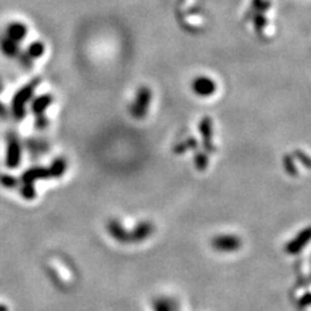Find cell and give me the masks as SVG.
I'll return each instance as SVG.
<instances>
[{
	"label": "cell",
	"instance_id": "cell-1",
	"mask_svg": "<svg viewBox=\"0 0 311 311\" xmlns=\"http://www.w3.org/2000/svg\"><path fill=\"white\" fill-rule=\"evenodd\" d=\"M39 83H41V80H39V78H34V80L30 81L27 85H25L24 87H21L20 90L16 92L12 99V104H11V112H12V115L15 117V120H24L25 115H26V104L29 103V100H31V97L34 96V92H35Z\"/></svg>",
	"mask_w": 311,
	"mask_h": 311
},
{
	"label": "cell",
	"instance_id": "cell-2",
	"mask_svg": "<svg viewBox=\"0 0 311 311\" xmlns=\"http://www.w3.org/2000/svg\"><path fill=\"white\" fill-rule=\"evenodd\" d=\"M22 160V147L15 132H11L7 136L6 166L8 169H17Z\"/></svg>",
	"mask_w": 311,
	"mask_h": 311
},
{
	"label": "cell",
	"instance_id": "cell-3",
	"mask_svg": "<svg viewBox=\"0 0 311 311\" xmlns=\"http://www.w3.org/2000/svg\"><path fill=\"white\" fill-rule=\"evenodd\" d=\"M150 100H152V91L148 87H141L131 106V114L135 118H143L147 114Z\"/></svg>",
	"mask_w": 311,
	"mask_h": 311
},
{
	"label": "cell",
	"instance_id": "cell-4",
	"mask_svg": "<svg viewBox=\"0 0 311 311\" xmlns=\"http://www.w3.org/2000/svg\"><path fill=\"white\" fill-rule=\"evenodd\" d=\"M192 90L200 97H208L214 95L217 91V85L209 76H199L192 82Z\"/></svg>",
	"mask_w": 311,
	"mask_h": 311
},
{
	"label": "cell",
	"instance_id": "cell-5",
	"mask_svg": "<svg viewBox=\"0 0 311 311\" xmlns=\"http://www.w3.org/2000/svg\"><path fill=\"white\" fill-rule=\"evenodd\" d=\"M51 179L50 171L47 168H42V166H36V168H30L21 175V183H34L35 184L36 180H46Z\"/></svg>",
	"mask_w": 311,
	"mask_h": 311
},
{
	"label": "cell",
	"instance_id": "cell-6",
	"mask_svg": "<svg viewBox=\"0 0 311 311\" xmlns=\"http://www.w3.org/2000/svg\"><path fill=\"white\" fill-rule=\"evenodd\" d=\"M6 35L12 39V41L20 43V42L24 41L27 35L26 25L22 24V22H11V24L6 27Z\"/></svg>",
	"mask_w": 311,
	"mask_h": 311
},
{
	"label": "cell",
	"instance_id": "cell-7",
	"mask_svg": "<svg viewBox=\"0 0 311 311\" xmlns=\"http://www.w3.org/2000/svg\"><path fill=\"white\" fill-rule=\"evenodd\" d=\"M53 96L51 94H43L41 96L35 97L31 103V112L35 115L43 114L53 103Z\"/></svg>",
	"mask_w": 311,
	"mask_h": 311
},
{
	"label": "cell",
	"instance_id": "cell-8",
	"mask_svg": "<svg viewBox=\"0 0 311 311\" xmlns=\"http://www.w3.org/2000/svg\"><path fill=\"white\" fill-rule=\"evenodd\" d=\"M0 50H2L4 56L11 57V59L17 57L18 53H20V47H18L17 42L12 41V39L8 38L7 35L0 38Z\"/></svg>",
	"mask_w": 311,
	"mask_h": 311
},
{
	"label": "cell",
	"instance_id": "cell-9",
	"mask_svg": "<svg viewBox=\"0 0 311 311\" xmlns=\"http://www.w3.org/2000/svg\"><path fill=\"white\" fill-rule=\"evenodd\" d=\"M66 169H68V162H66L64 157H57V159L53 160L51 166L48 168L51 179H59V178H61L65 174V171H66Z\"/></svg>",
	"mask_w": 311,
	"mask_h": 311
},
{
	"label": "cell",
	"instance_id": "cell-10",
	"mask_svg": "<svg viewBox=\"0 0 311 311\" xmlns=\"http://www.w3.org/2000/svg\"><path fill=\"white\" fill-rule=\"evenodd\" d=\"M44 51H46V47H44L43 42L35 41V42H32L29 47H27L26 53L30 57H31L32 60H35V59H39V57L43 56Z\"/></svg>",
	"mask_w": 311,
	"mask_h": 311
},
{
	"label": "cell",
	"instance_id": "cell-11",
	"mask_svg": "<svg viewBox=\"0 0 311 311\" xmlns=\"http://www.w3.org/2000/svg\"><path fill=\"white\" fill-rule=\"evenodd\" d=\"M20 193L21 196L24 197L25 200H27V201H31V200L35 199L36 191L34 183H21Z\"/></svg>",
	"mask_w": 311,
	"mask_h": 311
},
{
	"label": "cell",
	"instance_id": "cell-12",
	"mask_svg": "<svg viewBox=\"0 0 311 311\" xmlns=\"http://www.w3.org/2000/svg\"><path fill=\"white\" fill-rule=\"evenodd\" d=\"M0 184L7 189H15L18 187V180L13 175L9 174H2L0 175Z\"/></svg>",
	"mask_w": 311,
	"mask_h": 311
},
{
	"label": "cell",
	"instance_id": "cell-13",
	"mask_svg": "<svg viewBox=\"0 0 311 311\" xmlns=\"http://www.w3.org/2000/svg\"><path fill=\"white\" fill-rule=\"evenodd\" d=\"M17 57H18V61H20V65L22 66V68H25V69H31L32 68V61H34V60H32L31 57L27 55L26 51H25V52H21V51H20V53H18Z\"/></svg>",
	"mask_w": 311,
	"mask_h": 311
},
{
	"label": "cell",
	"instance_id": "cell-14",
	"mask_svg": "<svg viewBox=\"0 0 311 311\" xmlns=\"http://www.w3.org/2000/svg\"><path fill=\"white\" fill-rule=\"evenodd\" d=\"M48 125H50V121H48V118L43 114H38L35 115V127L38 130H44L47 129Z\"/></svg>",
	"mask_w": 311,
	"mask_h": 311
},
{
	"label": "cell",
	"instance_id": "cell-15",
	"mask_svg": "<svg viewBox=\"0 0 311 311\" xmlns=\"http://www.w3.org/2000/svg\"><path fill=\"white\" fill-rule=\"evenodd\" d=\"M7 117H8V110H7L6 105L0 101V118H3L4 120V118Z\"/></svg>",
	"mask_w": 311,
	"mask_h": 311
},
{
	"label": "cell",
	"instance_id": "cell-16",
	"mask_svg": "<svg viewBox=\"0 0 311 311\" xmlns=\"http://www.w3.org/2000/svg\"><path fill=\"white\" fill-rule=\"evenodd\" d=\"M0 311H8V307H7L6 305H2V303H0Z\"/></svg>",
	"mask_w": 311,
	"mask_h": 311
}]
</instances>
